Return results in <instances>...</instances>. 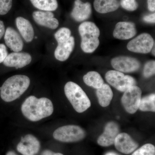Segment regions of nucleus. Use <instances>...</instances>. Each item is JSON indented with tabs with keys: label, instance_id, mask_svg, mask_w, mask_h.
I'll use <instances>...</instances> for the list:
<instances>
[{
	"label": "nucleus",
	"instance_id": "15",
	"mask_svg": "<svg viewBox=\"0 0 155 155\" xmlns=\"http://www.w3.org/2000/svg\"><path fill=\"white\" fill-rule=\"evenodd\" d=\"M32 17L34 20L39 25L52 29H56L59 25V21L54 17V14L51 11H35Z\"/></svg>",
	"mask_w": 155,
	"mask_h": 155
},
{
	"label": "nucleus",
	"instance_id": "33",
	"mask_svg": "<svg viewBox=\"0 0 155 155\" xmlns=\"http://www.w3.org/2000/svg\"><path fill=\"white\" fill-rule=\"evenodd\" d=\"M5 26L3 21L0 20V39L5 34Z\"/></svg>",
	"mask_w": 155,
	"mask_h": 155
},
{
	"label": "nucleus",
	"instance_id": "2",
	"mask_svg": "<svg viewBox=\"0 0 155 155\" xmlns=\"http://www.w3.org/2000/svg\"><path fill=\"white\" fill-rule=\"evenodd\" d=\"M30 84V79L26 75H17L11 76L5 81L1 87V98L7 102L15 101L27 90Z\"/></svg>",
	"mask_w": 155,
	"mask_h": 155
},
{
	"label": "nucleus",
	"instance_id": "23",
	"mask_svg": "<svg viewBox=\"0 0 155 155\" xmlns=\"http://www.w3.org/2000/svg\"><path fill=\"white\" fill-rule=\"evenodd\" d=\"M36 8L42 11H55L58 8L57 0H30Z\"/></svg>",
	"mask_w": 155,
	"mask_h": 155
},
{
	"label": "nucleus",
	"instance_id": "21",
	"mask_svg": "<svg viewBox=\"0 0 155 155\" xmlns=\"http://www.w3.org/2000/svg\"><path fill=\"white\" fill-rule=\"evenodd\" d=\"M96 95L100 105L103 107H107L110 104L113 97V92L108 84L104 83L97 89Z\"/></svg>",
	"mask_w": 155,
	"mask_h": 155
},
{
	"label": "nucleus",
	"instance_id": "4",
	"mask_svg": "<svg viewBox=\"0 0 155 155\" xmlns=\"http://www.w3.org/2000/svg\"><path fill=\"white\" fill-rule=\"evenodd\" d=\"M64 92L67 98L78 113H83L91 106L90 100L85 92L75 82H67L64 87Z\"/></svg>",
	"mask_w": 155,
	"mask_h": 155
},
{
	"label": "nucleus",
	"instance_id": "34",
	"mask_svg": "<svg viewBox=\"0 0 155 155\" xmlns=\"http://www.w3.org/2000/svg\"><path fill=\"white\" fill-rule=\"evenodd\" d=\"M41 155H64L61 153H55L50 150H45L42 153Z\"/></svg>",
	"mask_w": 155,
	"mask_h": 155
},
{
	"label": "nucleus",
	"instance_id": "5",
	"mask_svg": "<svg viewBox=\"0 0 155 155\" xmlns=\"http://www.w3.org/2000/svg\"><path fill=\"white\" fill-rule=\"evenodd\" d=\"M86 134L81 127L75 125H68L59 127L54 133V138L65 143L76 142L82 140Z\"/></svg>",
	"mask_w": 155,
	"mask_h": 155
},
{
	"label": "nucleus",
	"instance_id": "3",
	"mask_svg": "<svg viewBox=\"0 0 155 155\" xmlns=\"http://www.w3.org/2000/svg\"><path fill=\"white\" fill-rule=\"evenodd\" d=\"M78 32L81 37V48L86 53L94 52L100 44V31L94 22L86 21L78 27Z\"/></svg>",
	"mask_w": 155,
	"mask_h": 155
},
{
	"label": "nucleus",
	"instance_id": "24",
	"mask_svg": "<svg viewBox=\"0 0 155 155\" xmlns=\"http://www.w3.org/2000/svg\"><path fill=\"white\" fill-rule=\"evenodd\" d=\"M139 109L143 112H155V94L141 98Z\"/></svg>",
	"mask_w": 155,
	"mask_h": 155
},
{
	"label": "nucleus",
	"instance_id": "1",
	"mask_svg": "<svg viewBox=\"0 0 155 155\" xmlns=\"http://www.w3.org/2000/svg\"><path fill=\"white\" fill-rule=\"evenodd\" d=\"M21 111L28 120L37 122L51 116L54 112V106L51 101L47 98L38 99L30 96L22 104Z\"/></svg>",
	"mask_w": 155,
	"mask_h": 155
},
{
	"label": "nucleus",
	"instance_id": "6",
	"mask_svg": "<svg viewBox=\"0 0 155 155\" xmlns=\"http://www.w3.org/2000/svg\"><path fill=\"white\" fill-rule=\"evenodd\" d=\"M105 79L109 84L121 92H125L130 87L136 85V81L132 76L123 72L110 70L106 73Z\"/></svg>",
	"mask_w": 155,
	"mask_h": 155
},
{
	"label": "nucleus",
	"instance_id": "25",
	"mask_svg": "<svg viewBox=\"0 0 155 155\" xmlns=\"http://www.w3.org/2000/svg\"><path fill=\"white\" fill-rule=\"evenodd\" d=\"M71 31L69 28L63 27L56 32L54 37L59 44L67 41L71 36Z\"/></svg>",
	"mask_w": 155,
	"mask_h": 155
},
{
	"label": "nucleus",
	"instance_id": "27",
	"mask_svg": "<svg viewBox=\"0 0 155 155\" xmlns=\"http://www.w3.org/2000/svg\"><path fill=\"white\" fill-rule=\"evenodd\" d=\"M155 73V61H150L145 64L143 70V75L146 78L150 77L154 75Z\"/></svg>",
	"mask_w": 155,
	"mask_h": 155
},
{
	"label": "nucleus",
	"instance_id": "26",
	"mask_svg": "<svg viewBox=\"0 0 155 155\" xmlns=\"http://www.w3.org/2000/svg\"><path fill=\"white\" fill-rule=\"evenodd\" d=\"M132 155H155V147L151 143H147L136 150Z\"/></svg>",
	"mask_w": 155,
	"mask_h": 155
},
{
	"label": "nucleus",
	"instance_id": "28",
	"mask_svg": "<svg viewBox=\"0 0 155 155\" xmlns=\"http://www.w3.org/2000/svg\"><path fill=\"white\" fill-rule=\"evenodd\" d=\"M120 5L126 11H133L138 8V3L136 0H121Z\"/></svg>",
	"mask_w": 155,
	"mask_h": 155
},
{
	"label": "nucleus",
	"instance_id": "13",
	"mask_svg": "<svg viewBox=\"0 0 155 155\" xmlns=\"http://www.w3.org/2000/svg\"><path fill=\"white\" fill-rule=\"evenodd\" d=\"M31 60V56L28 53L13 52L8 54L3 63L6 67L19 69L30 64Z\"/></svg>",
	"mask_w": 155,
	"mask_h": 155
},
{
	"label": "nucleus",
	"instance_id": "36",
	"mask_svg": "<svg viewBox=\"0 0 155 155\" xmlns=\"http://www.w3.org/2000/svg\"><path fill=\"white\" fill-rule=\"evenodd\" d=\"M6 155H17L16 153L14 152L13 151H9L7 153Z\"/></svg>",
	"mask_w": 155,
	"mask_h": 155
},
{
	"label": "nucleus",
	"instance_id": "22",
	"mask_svg": "<svg viewBox=\"0 0 155 155\" xmlns=\"http://www.w3.org/2000/svg\"><path fill=\"white\" fill-rule=\"evenodd\" d=\"M83 81L87 86L93 88H100L104 84V81L98 72L90 71L84 76Z\"/></svg>",
	"mask_w": 155,
	"mask_h": 155
},
{
	"label": "nucleus",
	"instance_id": "14",
	"mask_svg": "<svg viewBox=\"0 0 155 155\" xmlns=\"http://www.w3.org/2000/svg\"><path fill=\"white\" fill-rule=\"evenodd\" d=\"M137 34L135 24L132 22H119L116 24L113 32L115 38L125 40L132 38Z\"/></svg>",
	"mask_w": 155,
	"mask_h": 155
},
{
	"label": "nucleus",
	"instance_id": "8",
	"mask_svg": "<svg viewBox=\"0 0 155 155\" xmlns=\"http://www.w3.org/2000/svg\"><path fill=\"white\" fill-rule=\"evenodd\" d=\"M154 41L150 35L143 33L131 40L127 44V48L132 52L146 54L150 53L153 46Z\"/></svg>",
	"mask_w": 155,
	"mask_h": 155
},
{
	"label": "nucleus",
	"instance_id": "16",
	"mask_svg": "<svg viewBox=\"0 0 155 155\" xmlns=\"http://www.w3.org/2000/svg\"><path fill=\"white\" fill-rule=\"evenodd\" d=\"M91 13L90 3H83L81 0H75L71 15L75 21L82 22L88 19Z\"/></svg>",
	"mask_w": 155,
	"mask_h": 155
},
{
	"label": "nucleus",
	"instance_id": "7",
	"mask_svg": "<svg viewBox=\"0 0 155 155\" xmlns=\"http://www.w3.org/2000/svg\"><path fill=\"white\" fill-rule=\"evenodd\" d=\"M124 92L121 99L122 105L127 113L134 114L139 107L141 99V89L134 85L130 87Z\"/></svg>",
	"mask_w": 155,
	"mask_h": 155
},
{
	"label": "nucleus",
	"instance_id": "19",
	"mask_svg": "<svg viewBox=\"0 0 155 155\" xmlns=\"http://www.w3.org/2000/svg\"><path fill=\"white\" fill-rule=\"evenodd\" d=\"M16 25L20 34L25 41L30 42L34 36V31L31 22L22 17H18L16 19Z\"/></svg>",
	"mask_w": 155,
	"mask_h": 155
},
{
	"label": "nucleus",
	"instance_id": "20",
	"mask_svg": "<svg viewBox=\"0 0 155 155\" xmlns=\"http://www.w3.org/2000/svg\"><path fill=\"white\" fill-rule=\"evenodd\" d=\"M120 3L118 0H94L95 10L100 14L114 12L119 8Z\"/></svg>",
	"mask_w": 155,
	"mask_h": 155
},
{
	"label": "nucleus",
	"instance_id": "12",
	"mask_svg": "<svg viewBox=\"0 0 155 155\" xmlns=\"http://www.w3.org/2000/svg\"><path fill=\"white\" fill-rule=\"evenodd\" d=\"M119 131V126L117 123L114 122H108L105 127L104 132L98 138V144L102 147L110 146L114 144Z\"/></svg>",
	"mask_w": 155,
	"mask_h": 155
},
{
	"label": "nucleus",
	"instance_id": "29",
	"mask_svg": "<svg viewBox=\"0 0 155 155\" xmlns=\"http://www.w3.org/2000/svg\"><path fill=\"white\" fill-rule=\"evenodd\" d=\"M12 6V0H0V15L8 14Z\"/></svg>",
	"mask_w": 155,
	"mask_h": 155
},
{
	"label": "nucleus",
	"instance_id": "31",
	"mask_svg": "<svg viewBox=\"0 0 155 155\" xmlns=\"http://www.w3.org/2000/svg\"><path fill=\"white\" fill-rule=\"evenodd\" d=\"M143 21L148 23H154L155 22V14H149L143 17Z\"/></svg>",
	"mask_w": 155,
	"mask_h": 155
},
{
	"label": "nucleus",
	"instance_id": "32",
	"mask_svg": "<svg viewBox=\"0 0 155 155\" xmlns=\"http://www.w3.org/2000/svg\"><path fill=\"white\" fill-rule=\"evenodd\" d=\"M148 8L150 11H155V0H147Z\"/></svg>",
	"mask_w": 155,
	"mask_h": 155
},
{
	"label": "nucleus",
	"instance_id": "18",
	"mask_svg": "<svg viewBox=\"0 0 155 155\" xmlns=\"http://www.w3.org/2000/svg\"><path fill=\"white\" fill-rule=\"evenodd\" d=\"M75 45V39L73 36L70 37L67 41L59 44L55 50V58L59 61H66L74 50Z\"/></svg>",
	"mask_w": 155,
	"mask_h": 155
},
{
	"label": "nucleus",
	"instance_id": "30",
	"mask_svg": "<svg viewBox=\"0 0 155 155\" xmlns=\"http://www.w3.org/2000/svg\"><path fill=\"white\" fill-rule=\"evenodd\" d=\"M8 55V51L5 45L4 44H0V64L3 63Z\"/></svg>",
	"mask_w": 155,
	"mask_h": 155
},
{
	"label": "nucleus",
	"instance_id": "10",
	"mask_svg": "<svg viewBox=\"0 0 155 155\" xmlns=\"http://www.w3.org/2000/svg\"><path fill=\"white\" fill-rule=\"evenodd\" d=\"M40 143L35 137L28 134L22 137L17 150L23 155H36L40 149Z\"/></svg>",
	"mask_w": 155,
	"mask_h": 155
},
{
	"label": "nucleus",
	"instance_id": "11",
	"mask_svg": "<svg viewBox=\"0 0 155 155\" xmlns=\"http://www.w3.org/2000/svg\"><path fill=\"white\" fill-rule=\"evenodd\" d=\"M114 145L120 152L129 154L133 152L138 147V144L127 133L119 134L115 139Z\"/></svg>",
	"mask_w": 155,
	"mask_h": 155
},
{
	"label": "nucleus",
	"instance_id": "17",
	"mask_svg": "<svg viewBox=\"0 0 155 155\" xmlns=\"http://www.w3.org/2000/svg\"><path fill=\"white\" fill-rule=\"evenodd\" d=\"M5 40L6 45L14 52L22 51L23 42L19 34L11 27H8L5 33Z\"/></svg>",
	"mask_w": 155,
	"mask_h": 155
},
{
	"label": "nucleus",
	"instance_id": "35",
	"mask_svg": "<svg viewBox=\"0 0 155 155\" xmlns=\"http://www.w3.org/2000/svg\"><path fill=\"white\" fill-rule=\"evenodd\" d=\"M105 155H119L118 154L113 152H110L107 153Z\"/></svg>",
	"mask_w": 155,
	"mask_h": 155
},
{
	"label": "nucleus",
	"instance_id": "9",
	"mask_svg": "<svg viewBox=\"0 0 155 155\" xmlns=\"http://www.w3.org/2000/svg\"><path fill=\"white\" fill-rule=\"evenodd\" d=\"M111 64L116 71L125 73L135 72L140 67V63L138 60L128 56L114 58L111 60Z\"/></svg>",
	"mask_w": 155,
	"mask_h": 155
}]
</instances>
